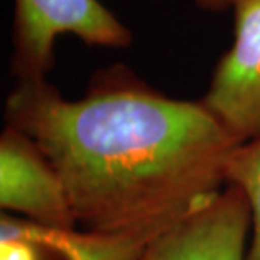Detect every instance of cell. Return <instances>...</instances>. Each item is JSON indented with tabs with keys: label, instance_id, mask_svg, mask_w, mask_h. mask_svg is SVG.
I'll use <instances>...</instances> for the list:
<instances>
[{
	"label": "cell",
	"instance_id": "cell-1",
	"mask_svg": "<svg viewBox=\"0 0 260 260\" xmlns=\"http://www.w3.org/2000/svg\"><path fill=\"white\" fill-rule=\"evenodd\" d=\"M5 125L25 134L53 164L76 226L162 232L226 186L238 140L201 100L166 96L115 64L68 100L48 80L17 81Z\"/></svg>",
	"mask_w": 260,
	"mask_h": 260
},
{
	"label": "cell",
	"instance_id": "cell-2",
	"mask_svg": "<svg viewBox=\"0 0 260 260\" xmlns=\"http://www.w3.org/2000/svg\"><path fill=\"white\" fill-rule=\"evenodd\" d=\"M85 44L127 48L132 32L100 0H15L10 70L17 81L48 80L59 36Z\"/></svg>",
	"mask_w": 260,
	"mask_h": 260
},
{
	"label": "cell",
	"instance_id": "cell-3",
	"mask_svg": "<svg viewBox=\"0 0 260 260\" xmlns=\"http://www.w3.org/2000/svg\"><path fill=\"white\" fill-rule=\"evenodd\" d=\"M233 43L201 102L238 142L260 137V0L233 5Z\"/></svg>",
	"mask_w": 260,
	"mask_h": 260
},
{
	"label": "cell",
	"instance_id": "cell-4",
	"mask_svg": "<svg viewBox=\"0 0 260 260\" xmlns=\"http://www.w3.org/2000/svg\"><path fill=\"white\" fill-rule=\"evenodd\" d=\"M250 228L245 194L226 184L152 238L137 260H247Z\"/></svg>",
	"mask_w": 260,
	"mask_h": 260
},
{
	"label": "cell",
	"instance_id": "cell-5",
	"mask_svg": "<svg viewBox=\"0 0 260 260\" xmlns=\"http://www.w3.org/2000/svg\"><path fill=\"white\" fill-rule=\"evenodd\" d=\"M0 206L36 225L76 228L59 174L27 135L10 125L0 135Z\"/></svg>",
	"mask_w": 260,
	"mask_h": 260
},
{
	"label": "cell",
	"instance_id": "cell-6",
	"mask_svg": "<svg viewBox=\"0 0 260 260\" xmlns=\"http://www.w3.org/2000/svg\"><path fill=\"white\" fill-rule=\"evenodd\" d=\"M159 233L53 228L2 213L0 260H137Z\"/></svg>",
	"mask_w": 260,
	"mask_h": 260
},
{
	"label": "cell",
	"instance_id": "cell-7",
	"mask_svg": "<svg viewBox=\"0 0 260 260\" xmlns=\"http://www.w3.org/2000/svg\"><path fill=\"white\" fill-rule=\"evenodd\" d=\"M226 184L237 186L250 210L247 260H260V137L238 144L226 162Z\"/></svg>",
	"mask_w": 260,
	"mask_h": 260
},
{
	"label": "cell",
	"instance_id": "cell-8",
	"mask_svg": "<svg viewBox=\"0 0 260 260\" xmlns=\"http://www.w3.org/2000/svg\"><path fill=\"white\" fill-rule=\"evenodd\" d=\"M203 10H210V12H221V10L233 9L237 0H194Z\"/></svg>",
	"mask_w": 260,
	"mask_h": 260
}]
</instances>
